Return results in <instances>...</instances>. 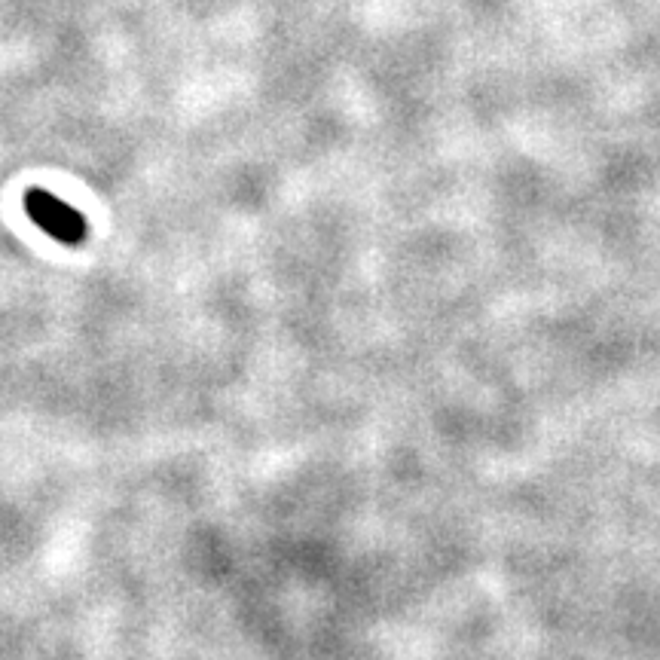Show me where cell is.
Masks as SVG:
<instances>
[{"label":"cell","mask_w":660,"mask_h":660,"mask_svg":"<svg viewBox=\"0 0 660 660\" xmlns=\"http://www.w3.org/2000/svg\"><path fill=\"white\" fill-rule=\"evenodd\" d=\"M25 208L31 214L34 224L49 233L52 239H59L65 245H77L86 236V220L80 211H74L68 202H62L59 196H52L46 190H31L25 199Z\"/></svg>","instance_id":"1"}]
</instances>
